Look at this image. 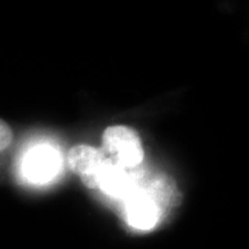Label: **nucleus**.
I'll return each instance as SVG.
<instances>
[{
	"label": "nucleus",
	"instance_id": "obj_7",
	"mask_svg": "<svg viewBox=\"0 0 249 249\" xmlns=\"http://www.w3.org/2000/svg\"><path fill=\"white\" fill-rule=\"evenodd\" d=\"M13 141V132L7 123L0 119V151L9 147Z\"/></svg>",
	"mask_w": 249,
	"mask_h": 249
},
{
	"label": "nucleus",
	"instance_id": "obj_6",
	"mask_svg": "<svg viewBox=\"0 0 249 249\" xmlns=\"http://www.w3.org/2000/svg\"><path fill=\"white\" fill-rule=\"evenodd\" d=\"M99 188L113 196L128 195L130 191V179L126 169H123L107 160L102 173Z\"/></svg>",
	"mask_w": 249,
	"mask_h": 249
},
{
	"label": "nucleus",
	"instance_id": "obj_3",
	"mask_svg": "<svg viewBox=\"0 0 249 249\" xmlns=\"http://www.w3.org/2000/svg\"><path fill=\"white\" fill-rule=\"evenodd\" d=\"M126 216L130 225L140 230H149L155 226L160 216V208L147 193L129 194L126 201Z\"/></svg>",
	"mask_w": 249,
	"mask_h": 249
},
{
	"label": "nucleus",
	"instance_id": "obj_4",
	"mask_svg": "<svg viewBox=\"0 0 249 249\" xmlns=\"http://www.w3.org/2000/svg\"><path fill=\"white\" fill-rule=\"evenodd\" d=\"M24 169L31 180L45 181L57 172L58 156L52 149L37 148L28 155Z\"/></svg>",
	"mask_w": 249,
	"mask_h": 249
},
{
	"label": "nucleus",
	"instance_id": "obj_1",
	"mask_svg": "<svg viewBox=\"0 0 249 249\" xmlns=\"http://www.w3.org/2000/svg\"><path fill=\"white\" fill-rule=\"evenodd\" d=\"M103 154L123 169L138 166L144 157L142 142L136 130L127 126H110L102 136Z\"/></svg>",
	"mask_w": 249,
	"mask_h": 249
},
{
	"label": "nucleus",
	"instance_id": "obj_2",
	"mask_svg": "<svg viewBox=\"0 0 249 249\" xmlns=\"http://www.w3.org/2000/svg\"><path fill=\"white\" fill-rule=\"evenodd\" d=\"M107 156L103 151L87 144H77L68 151V167L80 177L87 188H99L101 177L107 164Z\"/></svg>",
	"mask_w": 249,
	"mask_h": 249
},
{
	"label": "nucleus",
	"instance_id": "obj_5",
	"mask_svg": "<svg viewBox=\"0 0 249 249\" xmlns=\"http://www.w3.org/2000/svg\"><path fill=\"white\" fill-rule=\"evenodd\" d=\"M144 192L150 196L151 200L160 209L161 205L176 207L181 202V193L179 192L174 180L164 174L151 179Z\"/></svg>",
	"mask_w": 249,
	"mask_h": 249
}]
</instances>
